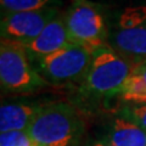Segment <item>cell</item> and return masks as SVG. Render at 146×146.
I'll return each mask as SVG.
<instances>
[{
  "label": "cell",
  "instance_id": "cell-1",
  "mask_svg": "<svg viewBox=\"0 0 146 146\" xmlns=\"http://www.w3.org/2000/svg\"><path fill=\"white\" fill-rule=\"evenodd\" d=\"M27 131L40 146H78L83 121L70 104H45Z\"/></svg>",
  "mask_w": 146,
  "mask_h": 146
},
{
  "label": "cell",
  "instance_id": "cell-2",
  "mask_svg": "<svg viewBox=\"0 0 146 146\" xmlns=\"http://www.w3.org/2000/svg\"><path fill=\"white\" fill-rule=\"evenodd\" d=\"M133 67L107 44L94 52L88 71L82 79V88L91 96L118 95Z\"/></svg>",
  "mask_w": 146,
  "mask_h": 146
},
{
  "label": "cell",
  "instance_id": "cell-3",
  "mask_svg": "<svg viewBox=\"0 0 146 146\" xmlns=\"http://www.w3.org/2000/svg\"><path fill=\"white\" fill-rule=\"evenodd\" d=\"M70 42L96 51L108 44V28L100 5L90 0L74 3L63 13Z\"/></svg>",
  "mask_w": 146,
  "mask_h": 146
},
{
  "label": "cell",
  "instance_id": "cell-4",
  "mask_svg": "<svg viewBox=\"0 0 146 146\" xmlns=\"http://www.w3.org/2000/svg\"><path fill=\"white\" fill-rule=\"evenodd\" d=\"M0 82L3 89L12 93H29L43 88L48 80L31 65V57L22 44L1 39Z\"/></svg>",
  "mask_w": 146,
  "mask_h": 146
},
{
  "label": "cell",
  "instance_id": "cell-5",
  "mask_svg": "<svg viewBox=\"0 0 146 146\" xmlns=\"http://www.w3.org/2000/svg\"><path fill=\"white\" fill-rule=\"evenodd\" d=\"M108 45L133 66L146 61V5L128 7L121 13Z\"/></svg>",
  "mask_w": 146,
  "mask_h": 146
},
{
  "label": "cell",
  "instance_id": "cell-6",
  "mask_svg": "<svg viewBox=\"0 0 146 146\" xmlns=\"http://www.w3.org/2000/svg\"><path fill=\"white\" fill-rule=\"evenodd\" d=\"M93 55L94 51L83 45L70 43L65 48L36 60V62L48 82L63 84L83 79Z\"/></svg>",
  "mask_w": 146,
  "mask_h": 146
},
{
  "label": "cell",
  "instance_id": "cell-7",
  "mask_svg": "<svg viewBox=\"0 0 146 146\" xmlns=\"http://www.w3.org/2000/svg\"><path fill=\"white\" fill-rule=\"evenodd\" d=\"M61 15L56 6L4 16L0 23L1 39L27 43L36 38L54 18Z\"/></svg>",
  "mask_w": 146,
  "mask_h": 146
},
{
  "label": "cell",
  "instance_id": "cell-8",
  "mask_svg": "<svg viewBox=\"0 0 146 146\" xmlns=\"http://www.w3.org/2000/svg\"><path fill=\"white\" fill-rule=\"evenodd\" d=\"M71 42L68 38L63 15H58L51 22H49L48 26L36 38L31 40V42L20 44H22V46L26 49L31 60L36 61L39 58L48 56V55L65 48Z\"/></svg>",
  "mask_w": 146,
  "mask_h": 146
},
{
  "label": "cell",
  "instance_id": "cell-9",
  "mask_svg": "<svg viewBox=\"0 0 146 146\" xmlns=\"http://www.w3.org/2000/svg\"><path fill=\"white\" fill-rule=\"evenodd\" d=\"M45 104L6 102L0 108V133L27 130Z\"/></svg>",
  "mask_w": 146,
  "mask_h": 146
},
{
  "label": "cell",
  "instance_id": "cell-10",
  "mask_svg": "<svg viewBox=\"0 0 146 146\" xmlns=\"http://www.w3.org/2000/svg\"><path fill=\"white\" fill-rule=\"evenodd\" d=\"M106 139L115 146H146V130L124 117H117Z\"/></svg>",
  "mask_w": 146,
  "mask_h": 146
},
{
  "label": "cell",
  "instance_id": "cell-11",
  "mask_svg": "<svg viewBox=\"0 0 146 146\" xmlns=\"http://www.w3.org/2000/svg\"><path fill=\"white\" fill-rule=\"evenodd\" d=\"M122 101L128 105L146 104V61L133 67L130 76L118 94Z\"/></svg>",
  "mask_w": 146,
  "mask_h": 146
},
{
  "label": "cell",
  "instance_id": "cell-12",
  "mask_svg": "<svg viewBox=\"0 0 146 146\" xmlns=\"http://www.w3.org/2000/svg\"><path fill=\"white\" fill-rule=\"evenodd\" d=\"M62 3L63 0H0L3 17L11 13L34 11L49 6L57 7Z\"/></svg>",
  "mask_w": 146,
  "mask_h": 146
},
{
  "label": "cell",
  "instance_id": "cell-13",
  "mask_svg": "<svg viewBox=\"0 0 146 146\" xmlns=\"http://www.w3.org/2000/svg\"><path fill=\"white\" fill-rule=\"evenodd\" d=\"M0 146H40L27 130L7 131L0 134Z\"/></svg>",
  "mask_w": 146,
  "mask_h": 146
},
{
  "label": "cell",
  "instance_id": "cell-14",
  "mask_svg": "<svg viewBox=\"0 0 146 146\" xmlns=\"http://www.w3.org/2000/svg\"><path fill=\"white\" fill-rule=\"evenodd\" d=\"M121 117L136 123L146 130V104L145 105H127L121 111Z\"/></svg>",
  "mask_w": 146,
  "mask_h": 146
},
{
  "label": "cell",
  "instance_id": "cell-15",
  "mask_svg": "<svg viewBox=\"0 0 146 146\" xmlns=\"http://www.w3.org/2000/svg\"><path fill=\"white\" fill-rule=\"evenodd\" d=\"M89 146H115L113 144H111L107 139H104V140H99V141H95V143L90 144Z\"/></svg>",
  "mask_w": 146,
  "mask_h": 146
},
{
  "label": "cell",
  "instance_id": "cell-16",
  "mask_svg": "<svg viewBox=\"0 0 146 146\" xmlns=\"http://www.w3.org/2000/svg\"><path fill=\"white\" fill-rule=\"evenodd\" d=\"M80 1H85V0H74V3H80Z\"/></svg>",
  "mask_w": 146,
  "mask_h": 146
}]
</instances>
